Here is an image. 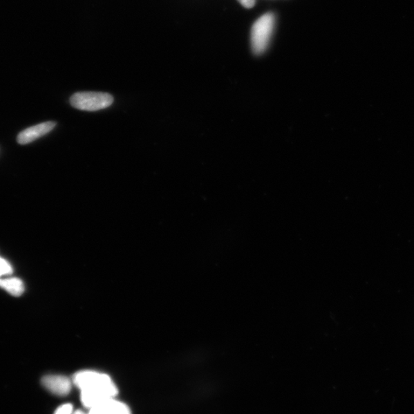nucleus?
I'll return each mask as SVG.
<instances>
[{
	"mask_svg": "<svg viewBox=\"0 0 414 414\" xmlns=\"http://www.w3.org/2000/svg\"><path fill=\"white\" fill-rule=\"evenodd\" d=\"M41 382L46 390L58 396L68 395L72 388L71 381L65 376L46 375L41 378Z\"/></svg>",
	"mask_w": 414,
	"mask_h": 414,
	"instance_id": "4",
	"label": "nucleus"
},
{
	"mask_svg": "<svg viewBox=\"0 0 414 414\" xmlns=\"http://www.w3.org/2000/svg\"><path fill=\"white\" fill-rule=\"evenodd\" d=\"M113 102V96L104 93H77L70 98V104L73 108L86 111L105 109L109 108Z\"/></svg>",
	"mask_w": 414,
	"mask_h": 414,
	"instance_id": "3",
	"label": "nucleus"
},
{
	"mask_svg": "<svg viewBox=\"0 0 414 414\" xmlns=\"http://www.w3.org/2000/svg\"><path fill=\"white\" fill-rule=\"evenodd\" d=\"M56 126L55 122H47L37 125L32 126L22 132H20L17 137V142L19 144L25 145L30 144L41 137H44L52 131Z\"/></svg>",
	"mask_w": 414,
	"mask_h": 414,
	"instance_id": "5",
	"label": "nucleus"
},
{
	"mask_svg": "<svg viewBox=\"0 0 414 414\" xmlns=\"http://www.w3.org/2000/svg\"><path fill=\"white\" fill-rule=\"evenodd\" d=\"M110 399H111L100 405L94 406L93 408H91L88 414H111L109 408Z\"/></svg>",
	"mask_w": 414,
	"mask_h": 414,
	"instance_id": "8",
	"label": "nucleus"
},
{
	"mask_svg": "<svg viewBox=\"0 0 414 414\" xmlns=\"http://www.w3.org/2000/svg\"><path fill=\"white\" fill-rule=\"evenodd\" d=\"M245 8H252L254 6L256 0H238Z\"/></svg>",
	"mask_w": 414,
	"mask_h": 414,
	"instance_id": "11",
	"label": "nucleus"
},
{
	"mask_svg": "<svg viewBox=\"0 0 414 414\" xmlns=\"http://www.w3.org/2000/svg\"><path fill=\"white\" fill-rule=\"evenodd\" d=\"M12 272V268L11 265L5 261V259L0 258V279L2 276L6 275H10Z\"/></svg>",
	"mask_w": 414,
	"mask_h": 414,
	"instance_id": "9",
	"label": "nucleus"
},
{
	"mask_svg": "<svg viewBox=\"0 0 414 414\" xmlns=\"http://www.w3.org/2000/svg\"><path fill=\"white\" fill-rule=\"evenodd\" d=\"M0 288L14 297L22 296L25 290L23 281L17 278L0 279Z\"/></svg>",
	"mask_w": 414,
	"mask_h": 414,
	"instance_id": "6",
	"label": "nucleus"
},
{
	"mask_svg": "<svg viewBox=\"0 0 414 414\" xmlns=\"http://www.w3.org/2000/svg\"><path fill=\"white\" fill-rule=\"evenodd\" d=\"M274 26L275 17L271 12L265 14L252 26L251 46L255 54L261 55L268 48Z\"/></svg>",
	"mask_w": 414,
	"mask_h": 414,
	"instance_id": "2",
	"label": "nucleus"
},
{
	"mask_svg": "<svg viewBox=\"0 0 414 414\" xmlns=\"http://www.w3.org/2000/svg\"><path fill=\"white\" fill-rule=\"evenodd\" d=\"M54 414H74L72 404H66L59 406Z\"/></svg>",
	"mask_w": 414,
	"mask_h": 414,
	"instance_id": "10",
	"label": "nucleus"
},
{
	"mask_svg": "<svg viewBox=\"0 0 414 414\" xmlns=\"http://www.w3.org/2000/svg\"><path fill=\"white\" fill-rule=\"evenodd\" d=\"M73 383L81 390L82 402L90 406L114 398L118 393L109 375L95 371L79 372L74 375Z\"/></svg>",
	"mask_w": 414,
	"mask_h": 414,
	"instance_id": "1",
	"label": "nucleus"
},
{
	"mask_svg": "<svg viewBox=\"0 0 414 414\" xmlns=\"http://www.w3.org/2000/svg\"><path fill=\"white\" fill-rule=\"evenodd\" d=\"M74 414H85L81 411H77L74 413Z\"/></svg>",
	"mask_w": 414,
	"mask_h": 414,
	"instance_id": "12",
	"label": "nucleus"
},
{
	"mask_svg": "<svg viewBox=\"0 0 414 414\" xmlns=\"http://www.w3.org/2000/svg\"><path fill=\"white\" fill-rule=\"evenodd\" d=\"M111 414H131L129 406L112 398L109 401Z\"/></svg>",
	"mask_w": 414,
	"mask_h": 414,
	"instance_id": "7",
	"label": "nucleus"
}]
</instances>
